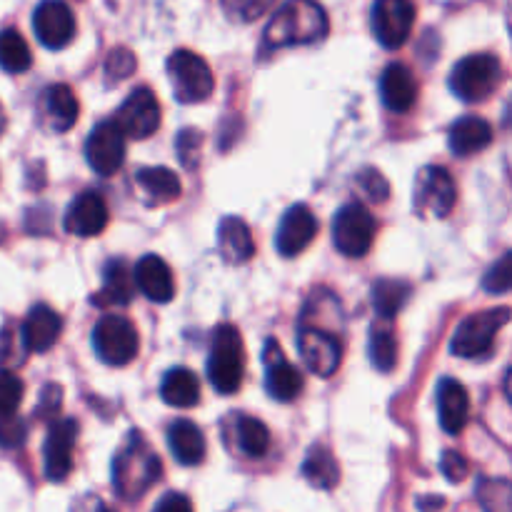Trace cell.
I'll list each match as a JSON object with an SVG mask.
<instances>
[{
  "mask_svg": "<svg viewBox=\"0 0 512 512\" xmlns=\"http://www.w3.org/2000/svg\"><path fill=\"white\" fill-rule=\"evenodd\" d=\"M330 20L318 0H288L270 18L263 35V50L285 45H315L328 38Z\"/></svg>",
  "mask_w": 512,
  "mask_h": 512,
  "instance_id": "obj_1",
  "label": "cell"
},
{
  "mask_svg": "<svg viewBox=\"0 0 512 512\" xmlns=\"http://www.w3.org/2000/svg\"><path fill=\"white\" fill-rule=\"evenodd\" d=\"M163 478V463L158 453L145 443L138 430L128 435V443L123 445L113 460V488L120 500L135 503L143 498L158 480Z\"/></svg>",
  "mask_w": 512,
  "mask_h": 512,
  "instance_id": "obj_2",
  "label": "cell"
},
{
  "mask_svg": "<svg viewBox=\"0 0 512 512\" xmlns=\"http://www.w3.org/2000/svg\"><path fill=\"white\" fill-rule=\"evenodd\" d=\"M245 378V348L235 325H218L210 340L208 380L220 395H235Z\"/></svg>",
  "mask_w": 512,
  "mask_h": 512,
  "instance_id": "obj_3",
  "label": "cell"
},
{
  "mask_svg": "<svg viewBox=\"0 0 512 512\" xmlns=\"http://www.w3.org/2000/svg\"><path fill=\"white\" fill-rule=\"evenodd\" d=\"M503 80V63L493 53H473L460 60L450 73V90L465 103L490 98Z\"/></svg>",
  "mask_w": 512,
  "mask_h": 512,
  "instance_id": "obj_4",
  "label": "cell"
},
{
  "mask_svg": "<svg viewBox=\"0 0 512 512\" xmlns=\"http://www.w3.org/2000/svg\"><path fill=\"white\" fill-rule=\"evenodd\" d=\"M508 323H510L508 308L480 310V313L468 315V318L458 325L453 340H450V353L465 360L483 358V355H488L490 350H493L495 338H498V333Z\"/></svg>",
  "mask_w": 512,
  "mask_h": 512,
  "instance_id": "obj_5",
  "label": "cell"
},
{
  "mask_svg": "<svg viewBox=\"0 0 512 512\" xmlns=\"http://www.w3.org/2000/svg\"><path fill=\"white\" fill-rule=\"evenodd\" d=\"M168 75L173 93L180 103H203L213 95L215 78L205 58L193 50H175L168 58Z\"/></svg>",
  "mask_w": 512,
  "mask_h": 512,
  "instance_id": "obj_6",
  "label": "cell"
},
{
  "mask_svg": "<svg viewBox=\"0 0 512 512\" xmlns=\"http://www.w3.org/2000/svg\"><path fill=\"white\" fill-rule=\"evenodd\" d=\"M93 348L103 363L123 368L138 355V330L128 318L118 313H105L93 328Z\"/></svg>",
  "mask_w": 512,
  "mask_h": 512,
  "instance_id": "obj_7",
  "label": "cell"
},
{
  "mask_svg": "<svg viewBox=\"0 0 512 512\" xmlns=\"http://www.w3.org/2000/svg\"><path fill=\"white\" fill-rule=\"evenodd\" d=\"M455 200H458L455 180L448 170L440 165H428L420 170L413 190V210L420 218H448L455 208Z\"/></svg>",
  "mask_w": 512,
  "mask_h": 512,
  "instance_id": "obj_8",
  "label": "cell"
},
{
  "mask_svg": "<svg viewBox=\"0 0 512 512\" xmlns=\"http://www.w3.org/2000/svg\"><path fill=\"white\" fill-rule=\"evenodd\" d=\"M375 218L363 203H348L333 220V243L345 258H365L375 243Z\"/></svg>",
  "mask_w": 512,
  "mask_h": 512,
  "instance_id": "obj_9",
  "label": "cell"
},
{
  "mask_svg": "<svg viewBox=\"0 0 512 512\" xmlns=\"http://www.w3.org/2000/svg\"><path fill=\"white\" fill-rule=\"evenodd\" d=\"M370 23H373V33L383 48H403L413 33L415 3L413 0H375Z\"/></svg>",
  "mask_w": 512,
  "mask_h": 512,
  "instance_id": "obj_10",
  "label": "cell"
},
{
  "mask_svg": "<svg viewBox=\"0 0 512 512\" xmlns=\"http://www.w3.org/2000/svg\"><path fill=\"white\" fill-rule=\"evenodd\" d=\"M298 350L305 368L318 378H330L338 373L343 363V345L330 330L315 328V325H303L298 335Z\"/></svg>",
  "mask_w": 512,
  "mask_h": 512,
  "instance_id": "obj_11",
  "label": "cell"
},
{
  "mask_svg": "<svg viewBox=\"0 0 512 512\" xmlns=\"http://www.w3.org/2000/svg\"><path fill=\"white\" fill-rule=\"evenodd\" d=\"M85 160L98 175H115L125 163V133L115 120H103L85 140Z\"/></svg>",
  "mask_w": 512,
  "mask_h": 512,
  "instance_id": "obj_12",
  "label": "cell"
},
{
  "mask_svg": "<svg viewBox=\"0 0 512 512\" xmlns=\"http://www.w3.org/2000/svg\"><path fill=\"white\" fill-rule=\"evenodd\" d=\"M115 123L125 138L145 140L160 128V103L150 88H135L118 108Z\"/></svg>",
  "mask_w": 512,
  "mask_h": 512,
  "instance_id": "obj_13",
  "label": "cell"
},
{
  "mask_svg": "<svg viewBox=\"0 0 512 512\" xmlns=\"http://www.w3.org/2000/svg\"><path fill=\"white\" fill-rule=\"evenodd\" d=\"M263 363H265V390L273 400L278 403H290V400L298 398L305 388L303 373L295 368L293 363H288L283 355V348L275 338H270L265 343V353H263Z\"/></svg>",
  "mask_w": 512,
  "mask_h": 512,
  "instance_id": "obj_14",
  "label": "cell"
},
{
  "mask_svg": "<svg viewBox=\"0 0 512 512\" xmlns=\"http://www.w3.org/2000/svg\"><path fill=\"white\" fill-rule=\"evenodd\" d=\"M33 30L50 50H63L75 35V15L65 0H43L33 13Z\"/></svg>",
  "mask_w": 512,
  "mask_h": 512,
  "instance_id": "obj_15",
  "label": "cell"
},
{
  "mask_svg": "<svg viewBox=\"0 0 512 512\" xmlns=\"http://www.w3.org/2000/svg\"><path fill=\"white\" fill-rule=\"evenodd\" d=\"M78 438V423L73 418H63L50 425L48 438H45L43 460H45V478L53 483H63L73 470V448Z\"/></svg>",
  "mask_w": 512,
  "mask_h": 512,
  "instance_id": "obj_16",
  "label": "cell"
},
{
  "mask_svg": "<svg viewBox=\"0 0 512 512\" xmlns=\"http://www.w3.org/2000/svg\"><path fill=\"white\" fill-rule=\"evenodd\" d=\"M108 220L110 213L103 195L95 193V190H85L68 205L63 225L65 233L78 235V238H95L108 228Z\"/></svg>",
  "mask_w": 512,
  "mask_h": 512,
  "instance_id": "obj_17",
  "label": "cell"
},
{
  "mask_svg": "<svg viewBox=\"0 0 512 512\" xmlns=\"http://www.w3.org/2000/svg\"><path fill=\"white\" fill-rule=\"evenodd\" d=\"M315 235H318V218H315L308 205L298 203L285 210L283 220L278 225L275 245H278V253L283 258H295L313 243Z\"/></svg>",
  "mask_w": 512,
  "mask_h": 512,
  "instance_id": "obj_18",
  "label": "cell"
},
{
  "mask_svg": "<svg viewBox=\"0 0 512 512\" xmlns=\"http://www.w3.org/2000/svg\"><path fill=\"white\" fill-rule=\"evenodd\" d=\"M63 333V318L50 305L38 303L30 308L28 318L20 325V338L28 353H48Z\"/></svg>",
  "mask_w": 512,
  "mask_h": 512,
  "instance_id": "obj_19",
  "label": "cell"
},
{
  "mask_svg": "<svg viewBox=\"0 0 512 512\" xmlns=\"http://www.w3.org/2000/svg\"><path fill=\"white\" fill-rule=\"evenodd\" d=\"M135 288L153 303H170L175 295V280L168 263L160 255H143L133 270Z\"/></svg>",
  "mask_w": 512,
  "mask_h": 512,
  "instance_id": "obj_20",
  "label": "cell"
},
{
  "mask_svg": "<svg viewBox=\"0 0 512 512\" xmlns=\"http://www.w3.org/2000/svg\"><path fill=\"white\" fill-rule=\"evenodd\" d=\"M440 428L448 435H460L470 420V395L460 380L445 378L438 385Z\"/></svg>",
  "mask_w": 512,
  "mask_h": 512,
  "instance_id": "obj_21",
  "label": "cell"
},
{
  "mask_svg": "<svg viewBox=\"0 0 512 512\" xmlns=\"http://www.w3.org/2000/svg\"><path fill=\"white\" fill-rule=\"evenodd\" d=\"M380 95L385 108L393 113H408L418 103V80L405 63H390L380 78Z\"/></svg>",
  "mask_w": 512,
  "mask_h": 512,
  "instance_id": "obj_22",
  "label": "cell"
},
{
  "mask_svg": "<svg viewBox=\"0 0 512 512\" xmlns=\"http://www.w3.org/2000/svg\"><path fill=\"white\" fill-rule=\"evenodd\" d=\"M135 280L133 270L125 260H108L103 275V288L95 298H90V303L98 305V308H125L133 300Z\"/></svg>",
  "mask_w": 512,
  "mask_h": 512,
  "instance_id": "obj_23",
  "label": "cell"
},
{
  "mask_svg": "<svg viewBox=\"0 0 512 512\" xmlns=\"http://www.w3.org/2000/svg\"><path fill=\"white\" fill-rule=\"evenodd\" d=\"M493 143V125L478 115H465V118L455 120L450 125L448 145L458 158H468V155L480 153Z\"/></svg>",
  "mask_w": 512,
  "mask_h": 512,
  "instance_id": "obj_24",
  "label": "cell"
},
{
  "mask_svg": "<svg viewBox=\"0 0 512 512\" xmlns=\"http://www.w3.org/2000/svg\"><path fill=\"white\" fill-rule=\"evenodd\" d=\"M218 250L220 255H223L225 263L230 265H243L253 258L255 240H253V233H250L248 223H245L243 218L228 215V218L220 220Z\"/></svg>",
  "mask_w": 512,
  "mask_h": 512,
  "instance_id": "obj_25",
  "label": "cell"
},
{
  "mask_svg": "<svg viewBox=\"0 0 512 512\" xmlns=\"http://www.w3.org/2000/svg\"><path fill=\"white\" fill-rule=\"evenodd\" d=\"M138 183L140 195H143L145 205H165L173 203V200L180 198L183 193V185H180V178L170 168H143L135 178Z\"/></svg>",
  "mask_w": 512,
  "mask_h": 512,
  "instance_id": "obj_26",
  "label": "cell"
},
{
  "mask_svg": "<svg viewBox=\"0 0 512 512\" xmlns=\"http://www.w3.org/2000/svg\"><path fill=\"white\" fill-rule=\"evenodd\" d=\"M168 445L180 465H200L205 460V435L190 420H178L170 425Z\"/></svg>",
  "mask_w": 512,
  "mask_h": 512,
  "instance_id": "obj_27",
  "label": "cell"
},
{
  "mask_svg": "<svg viewBox=\"0 0 512 512\" xmlns=\"http://www.w3.org/2000/svg\"><path fill=\"white\" fill-rule=\"evenodd\" d=\"M78 113V98H75V93L68 85L58 83L45 90V115H48V125L55 133H65V130L73 128Z\"/></svg>",
  "mask_w": 512,
  "mask_h": 512,
  "instance_id": "obj_28",
  "label": "cell"
},
{
  "mask_svg": "<svg viewBox=\"0 0 512 512\" xmlns=\"http://www.w3.org/2000/svg\"><path fill=\"white\" fill-rule=\"evenodd\" d=\"M160 395L173 408H193L200 400V383L195 378L193 370L188 368H173L163 378L160 385Z\"/></svg>",
  "mask_w": 512,
  "mask_h": 512,
  "instance_id": "obj_29",
  "label": "cell"
},
{
  "mask_svg": "<svg viewBox=\"0 0 512 512\" xmlns=\"http://www.w3.org/2000/svg\"><path fill=\"white\" fill-rule=\"evenodd\" d=\"M303 475L313 488L333 490L340 483L338 460L333 458V453L325 445H313L303 463Z\"/></svg>",
  "mask_w": 512,
  "mask_h": 512,
  "instance_id": "obj_30",
  "label": "cell"
},
{
  "mask_svg": "<svg viewBox=\"0 0 512 512\" xmlns=\"http://www.w3.org/2000/svg\"><path fill=\"white\" fill-rule=\"evenodd\" d=\"M410 293V283L405 280H395V278H383L373 285V308L380 318H395L400 310L405 308L408 303Z\"/></svg>",
  "mask_w": 512,
  "mask_h": 512,
  "instance_id": "obj_31",
  "label": "cell"
},
{
  "mask_svg": "<svg viewBox=\"0 0 512 512\" xmlns=\"http://www.w3.org/2000/svg\"><path fill=\"white\" fill-rule=\"evenodd\" d=\"M33 63L28 43L18 30H0V68L5 73H25Z\"/></svg>",
  "mask_w": 512,
  "mask_h": 512,
  "instance_id": "obj_32",
  "label": "cell"
},
{
  "mask_svg": "<svg viewBox=\"0 0 512 512\" xmlns=\"http://www.w3.org/2000/svg\"><path fill=\"white\" fill-rule=\"evenodd\" d=\"M235 433H238V445L248 458H263L270 448V433L268 425L258 418H250V415H240L238 425H235Z\"/></svg>",
  "mask_w": 512,
  "mask_h": 512,
  "instance_id": "obj_33",
  "label": "cell"
},
{
  "mask_svg": "<svg viewBox=\"0 0 512 512\" xmlns=\"http://www.w3.org/2000/svg\"><path fill=\"white\" fill-rule=\"evenodd\" d=\"M370 360L380 373H390L398 365V340L390 330H373L370 335Z\"/></svg>",
  "mask_w": 512,
  "mask_h": 512,
  "instance_id": "obj_34",
  "label": "cell"
},
{
  "mask_svg": "<svg viewBox=\"0 0 512 512\" xmlns=\"http://www.w3.org/2000/svg\"><path fill=\"white\" fill-rule=\"evenodd\" d=\"M273 3L275 0H223V8L233 20L253 23V20L263 18V15L273 8Z\"/></svg>",
  "mask_w": 512,
  "mask_h": 512,
  "instance_id": "obj_35",
  "label": "cell"
},
{
  "mask_svg": "<svg viewBox=\"0 0 512 512\" xmlns=\"http://www.w3.org/2000/svg\"><path fill=\"white\" fill-rule=\"evenodd\" d=\"M135 65H138V60L128 48H113L105 58V78H108V83H120V80L133 75Z\"/></svg>",
  "mask_w": 512,
  "mask_h": 512,
  "instance_id": "obj_36",
  "label": "cell"
},
{
  "mask_svg": "<svg viewBox=\"0 0 512 512\" xmlns=\"http://www.w3.org/2000/svg\"><path fill=\"white\" fill-rule=\"evenodd\" d=\"M25 385L10 370H0V413H15L23 403Z\"/></svg>",
  "mask_w": 512,
  "mask_h": 512,
  "instance_id": "obj_37",
  "label": "cell"
},
{
  "mask_svg": "<svg viewBox=\"0 0 512 512\" xmlns=\"http://www.w3.org/2000/svg\"><path fill=\"white\" fill-rule=\"evenodd\" d=\"M510 263H512V255L505 253L503 258H500L498 263H495L493 268H490L488 273H485L483 288L488 290V293H493V295L510 293V288H512V268H510Z\"/></svg>",
  "mask_w": 512,
  "mask_h": 512,
  "instance_id": "obj_38",
  "label": "cell"
},
{
  "mask_svg": "<svg viewBox=\"0 0 512 512\" xmlns=\"http://www.w3.org/2000/svg\"><path fill=\"white\" fill-rule=\"evenodd\" d=\"M25 438H28L25 420L15 413H0V448H20Z\"/></svg>",
  "mask_w": 512,
  "mask_h": 512,
  "instance_id": "obj_39",
  "label": "cell"
},
{
  "mask_svg": "<svg viewBox=\"0 0 512 512\" xmlns=\"http://www.w3.org/2000/svg\"><path fill=\"white\" fill-rule=\"evenodd\" d=\"M25 353L28 350L20 338V330H10V325L3 328V333H0V365H18L25 358Z\"/></svg>",
  "mask_w": 512,
  "mask_h": 512,
  "instance_id": "obj_40",
  "label": "cell"
},
{
  "mask_svg": "<svg viewBox=\"0 0 512 512\" xmlns=\"http://www.w3.org/2000/svg\"><path fill=\"white\" fill-rule=\"evenodd\" d=\"M358 188L363 190L365 198L370 200V203H385L390 195V185L388 180L383 178V175L378 173V170H363V175L358 178Z\"/></svg>",
  "mask_w": 512,
  "mask_h": 512,
  "instance_id": "obj_41",
  "label": "cell"
},
{
  "mask_svg": "<svg viewBox=\"0 0 512 512\" xmlns=\"http://www.w3.org/2000/svg\"><path fill=\"white\" fill-rule=\"evenodd\" d=\"M440 468H443L445 478H448L450 483H463L470 473L468 460H465L460 453H453V450H448V453L443 455V460H440Z\"/></svg>",
  "mask_w": 512,
  "mask_h": 512,
  "instance_id": "obj_42",
  "label": "cell"
},
{
  "mask_svg": "<svg viewBox=\"0 0 512 512\" xmlns=\"http://www.w3.org/2000/svg\"><path fill=\"white\" fill-rule=\"evenodd\" d=\"M155 508H158V510H190V508H193V503H190V500L185 498V495L170 493V495H165V498L160 500V503L155 505Z\"/></svg>",
  "mask_w": 512,
  "mask_h": 512,
  "instance_id": "obj_43",
  "label": "cell"
},
{
  "mask_svg": "<svg viewBox=\"0 0 512 512\" xmlns=\"http://www.w3.org/2000/svg\"><path fill=\"white\" fill-rule=\"evenodd\" d=\"M5 125H8V118H5V108L3 103H0V135L5 133Z\"/></svg>",
  "mask_w": 512,
  "mask_h": 512,
  "instance_id": "obj_44",
  "label": "cell"
}]
</instances>
